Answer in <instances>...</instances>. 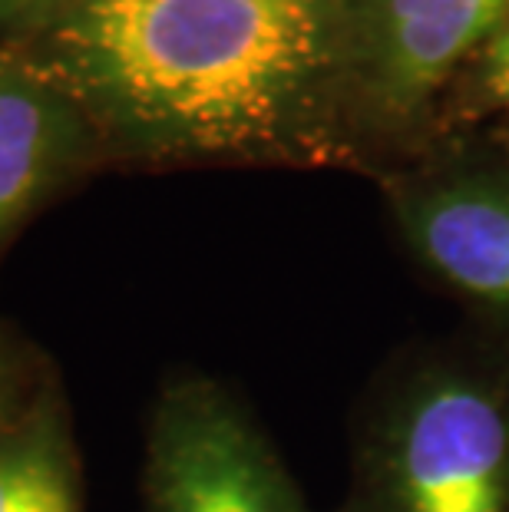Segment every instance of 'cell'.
<instances>
[{
  "mask_svg": "<svg viewBox=\"0 0 509 512\" xmlns=\"http://www.w3.org/2000/svg\"><path fill=\"white\" fill-rule=\"evenodd\" d=\"M57 377L53 357L34 337L0 318V437L37 407Z\"/></svg>",
  "mask_w": 509,
  "mask_h": 512,
  "instance_id": "9",
  "label": "cell"
},
{
  "mask_svg": "<svg viewBox=\"0 0 509 512\" xmlns=\"http://www.w3.org/2000/svg\"><path fill=\"white\" fill-rule=\"evenodd\" d=\"M106 169H348L331 0H63L7 40Z\"/></svg>",
  "mask_w": 509,
  "mask_h": 512,
  "instance_id": "1",
  "label": "cell"
},
{
  "mask_svg": "<svg viewBox=\"0 0 509 512\" xmlns=\"http://www.w3.org/2000/svg\"><path fill=\"white\" fill-rule=\"evenodd\" d=\"M354 172L384 176L437 139L453 83L509 24V0H331Z\"/></svg>",
  "mask_w": 509,
  "mask_h": 512,
  "instance_id": "3",
  "label": "cell"
},
{
  "mask_svg": "<svg viewBox=\"0 0 509 512\" xmlns=\"http://www.w3.org/2000/svg\"><path fill=\"white\" fill-rule=\"evenodd\" d=\"M480 129H486L490 136H496L500 143H506L509 146V119H496V123H490V126H480Z\"/></svg>",
  "mask_w": 509,
  "mask_h": 512,
  "instance_id": "11",
  "label": "cell"
},
{
  "mask_svg": "<svg viewBox=\"0 0 509 512\" xmlns=\"http://www.w3.org/2000/svg\"><path fill=\"white\" fill-rule=\"evenodd\" d=\"M139 496L143 512H318L252 407L199 367L162 377Z\"/></svg>",
  "mask_w": 509,
  "mask_h": 512,
  "instance_id": "5",
  "label": "cell"
},
{
  "mask_svg": "<svg viewBox=\"0 0 509 512\" xmlns=\"http://www.w3.org/2000/svg\"><path fill=\"white\" fill-rule=\"evenodd\" d=\"M331 512H509V354L457 328L377 367Z\"/></svg>",
  "mask_w": 509,
  "mask_h": 512,
  "instance_id": "2",
  "label": "cell"
},
{
  "mask_svg": "<svg viewBox=\"0 0 509 512\" xmlns=\"http://www.w3.org/2000/svg\"><path fill=\"white\" fill-rule=\"evenodd\" d=\"M496 119H509V24L453 83L437 119V139L490 126Z\"/></svg>",
  "mask_w": 509,
  "mask_h": 512,
  "instance_id": "8",
  "label": "cell"
},
{
  "mask_svg": "<svg viewBox=\"0 0 509 512\" xmlns=\"http://www.w3.org/2000/svg\"><path fill=\"white\" fill-rule=\"evenodd\" d=\"M407 258L483 341L509 354V146L486 129L433 139L374 179Z\"/></svg>",
  "mask_w": 509,
  "mask_h": 512,
  "instance_id": "4",
  "label": "cell"
},
{
  "mask_svg": "<svg viewBox=\"0 0 509 512\" xmlns=\"http://www.w3.org/2000/svg\"><path fill=\"white\" fill-rule=\"evenodd\" d=\"M106 169L80 106L0 43V255L30 219Z\"/></svg>",
  "mask_w": 509,
  "mask_h": 512,
  "instance_id": "6",
  "label": "cell"
},
{
  "mask_svg": "<svg viewBox=\"0 0 509 512\" xmlns=\"http://www.w3.org/2000/svg\"><path fill=\"white\" fill-rule=\"evenodd\" d=\"M60 4L63 0H0V43L30 34Z\"/></svg>",
  "mask_w": 509,
  "mask_h": 512,
  "instance_id": "10",
  "label": "cell"
},
{
  "mask_svg": "<svg viewBox=\"0 0 509 512\" xmlns=\"http://www.w3.org/2000/svg\"><path fill=\"white\" fill-rule=\"evenodd\" d=\"M0 512H86L83 456L60 377L0 437Z\"/></svg>",
  "mask_w": 509,
  "mask_h": 512,
  "instance_id": "7",
  "label": "cell"
}]
</instances>
